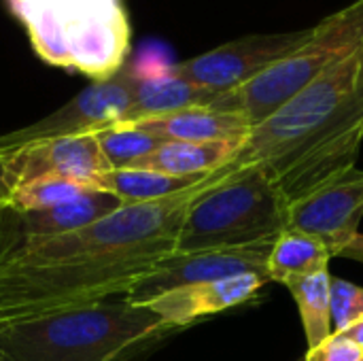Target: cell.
Wrapping results in <instances>:
<instances>
[{
  "instance_id": "obj_20",
  "label": "cell",
  "mask_w": 363,
  "mask_h": 361,
  "mask_svg": "<svg viewBox=\"0 0 363 361\" xmlns=\"http://www.w3.org/2000/svg\"><path fill=\"white\" fill-rule=\"evenodd\" d=\"M96 138L111 170L134 166L140 157L149 155L164 143L155 134H149L128 123H115L111 128H104L96 132Z\"/></svg>"
},
{
  "instance_id": "obj_15",
  "label": "cell",
  "mask_w": 363,
  "mask_h": 361,
  "mask_svg": "<svg viewBox=\"0 0 363 361\" xmlns=\"http://www.w3.org/2000/svg\"><path fill=\"white\" fill-rule=\"evenodd\" d=\"M138 130L155 134L164 143L168 140H242L251 132V123L240 113L219 111L213 106H194L174 111L160 117H149L140 121H132Z\"/></svg>"
},
{
  "instance_id": "obj_22",
  "label": "cell",
  "mask_w": 363,
  "mask_h": 361,
  "mask_svg": "<svg viewBox=\"0 0 363 361\" xmlns=\"http://www.w3.org/2000/svg\"><path fill=\"white\" fill-rule=\"evenodd\" d=\"M332 291V328L340 334L363 319V287L353 285L345 279H330Z\"/></svg>"
},
{
  "instance_id": "obj_4",
  "label": "cell",
  "mask_w": 363,
  "mask_h": 361,
  "mask_svg": "<svg viewBox=\"0 0 363 361\" xmlns=\"http://www.w3.org/2000/svg\"><path fill=\"white\" fill-rule=\"evenodd\" d=\"M40 60L104 81L125 66L130 23L121 0H9Z\"/></svg>"
},
{
  "instance_id": "obj_28",
  "label": "cell",
  "mask_w": 363,
  "mask_h": 361,
  "mask_svg": "<svg viewBox=\"0 0 363 361\" xmlns=\"http://www.w3.org/2000/svg\"><path fill=\"white\" fill-rule=\"evenodd\" d=\"M362 361H363V357H362Z\"/></svg>"
},
{
  "instance_id": "obj_27",
  "label": "cell",
  "mask_w": 363,
  "mask_h": 361,
  "mask_svg": "<svg viewBox=\"0 0 363 361\" xmlns=\"http://www.w3.org/2000/svg\"><path fill=\"white\" fill-rule=\"evenodd\" d=\"M0 361H6V360H4V357H2V353H0Z\"/></svg>"
},
{
  "instance_id": "obj_26",
  "label": "cell",
  "mask_w": 363,
  "mask_h": 361,
  "mask_svg": "<svg viewBox=\"0 0 363 361\" xmlns=\"http://www.w3.org/2000/svg\"><path fill=\"white\" fill-rule=\"evenodd\" d=\"M11 194V185L6 181V174H4V168H2V162H0V204L9 198Z\"/></svg>"
},
{
  "instance_id": "obj_5",
  "label": "cell",
  "mask_w": 363,
  "mask_h": 361,
  "mask_svg": "<svg viewBox=\"0 0 363 361\" xmlns=\"http://www.w3.org/2000/svg\"><path fill=\"white\" fill-rule=\"evenodd\" d=\"M289 202L262 164L234 168L189 209L177 253L247 247L287 230Z\"/></svg>"
},
{
  "instance_id": "obj_12",
  "label": "cell",
  "mask_w": 363,
  "mask_h": 361,
  "mask_svg": "<svg viewBox=\"0 0 363 361\" xmlns=\"http://www.w3.org/2000/svg\"><path fill=\"white\" fill-rule=\"evenodd\" d=\"M11 191L36 179H66L87 187L111 170L96 134L30 143L0 153Z\"/></svg>"
},
{
  "instance_id": "obj_8",
  "label": "cell",
  "mask_w": 363,
  "mask_h": 361,
  "mask_svg": "<svg viewBox=\"0 0 363 361\" xmlns=\"http://www.w3.org/2000/svg\"><path fill=\"white\" fill-rule=\"evenodd\" d=\"M308 34L311 28L272 34H249L191 60L172 64V70L179 77L217 94L232 91L289 55L306 40Z\"/></svg>"
},
{
  "instance_id": "obj_13",
  "label": "cell",
  "mask_w": 363,
  "mask_h": 361,
  "mask_svg": "<svg viewBox=\"0 0 363 361\" xmlns=\"http://www.w3.org/2000/svg\"><path fill=\"white\" fill-rule=\"evenodd\" d=\"M266 283L268 279L259 274H240V277H230L221 281L194 283V285L170 289L145 302V306L157 313L172 328L181 330V328L191 326L198 319L251 302L255 296H259Z\"/></svg>"
},
{
  "instance_id": "obj_18",
  "label": "cell",
  "mask_w": 363,
  "mask_h": 361,
  "mask_svg": "<svg viewBox=\"0 0 363 361\" xmlns=\"http://www.w3.org/2000/svg\"><path fill=\"white\" fill-rule=\"evenodd\" d=\"M208 174L174 177V174L145 170V168H119V170H108V172L100 174L91 183V187L115 196L123 204H140V202H153V200H162V198L181 194V191L202 183Z\"/></svg>"
},
{
  "instance_id": "obj_16",
  "label": "cell",
  "mask_w": 363,
  "mask_h": 361,
  "mask_svg": "<svg viewBox=\"0 0 363 361\" xmlns=\"http://www.w3.org/2000/svg\"><path fill=\"white\" fill-rule=\"evenodd\" d=\"M242 140H168L140 157L130 168H145L174 177H204L232 164L242 149Z\"/></svg>"
},
{
  "instance_id": "obj_10",
  "label": "cell",
  "mask_w": 363,
  "mask_h": 361,
  "mask_svg": "<svg viewBox=\"0 0 363 361\" xmlns=\"http://www.w3.org/2000/svg\"><path fill=\"white\" fill-rule=\"evenodd\" d=\"M121 204V200L100 189H87L64 204L49 209L17 211L0 204V266L45 240L94 223Z\"/></svg>"
},
{
  "instance_id": "obj_23",
  "label": "cell",
  "mask_w": 363,
  "mask_h": 361,
  "mask_svg": "<svg viewBox=\"0 0 363 361\" xmlns=\"http://www.w3.org/2000/svg\"><path fill=\"white\" fill-rule=\"evenodd\" d=\"M363 349L345 334H332L317 347L308 349L302 361H362Z\"/></svg>"
},
{
  "instance_id": "obj_24",
  "label": "cell",
  "mask_w": 363,
  "mask_h": 361,
  "mask_svg": "<svg viewBox=\"0 0 363 361\" xmlns=\"http://www.w3.org/2000/svg\"><path fill=\"white\" fill-rule=\"evenodd\" d=\"M340 257L355 260V262H362L363 264V234H357V236L345 247V251L340 253Z\"/></svg>"
},
{
  "instance_id": "obj_11",
  "label": "cell",
  "mask_w": 363,
  "mask_h": 361,
  "mask_svg": "<svg viewBox=\"0 0 363 361\" xmlns=\"http://www.w3.org/2000/svg\"><path fill=\"white\" fill-rule=\"evenodd\" d=\"M363 219V170L357 166L289 202L287 228L319 238L332 257H340L345 247L359 234Z\"/></svg>"
},
{
  "instance_id": "obj_14",
  "label": "cell",
  "mask_w": 363,
  "mask_h": 361,
  "mask_svg": "<svg viewBox=\"0 0 363 361\" xmlns=\"http://www.w3.org/2000/svg\"><path fill=\"white\" fill-rule=\"evenodd\" d=\"M132 74V106L121 123H132L149 117L168 115L194 106H211L219 94L200 87L172 70V64H157L151 68L130 66Z\"/></svg>"
},
{
  "instance_id": "obj_1",
  "label": "cell",
  "mask_w": 363,
  "mask_h": 361,
  "mask_svg": "<svg viewBox=\"0 0 363 361\" xmlns=\"http://www.w3.org/2000/svg\"><path fill=\"white\" fill-rule=\"evenodd\" d=\"M232 168L234 162L162 200L121 204L0 266V326L125 298L177 253L191 204Z\"/></svg>"
},
{
  "instance_id": "obj_9",
  "label": "cell",
  "mask_w": 363,
  "mask_h": 361,
  "mask_svg": "<svg viewBox=\"0 0 363 361\" xmlns=\"http://www.w3.org/2000/svg\"><path fill=\"white\" fill-rule=\"evenodd\" d=\"M274 240H264L247 247H225L208 249L196 253H174L166 257L138 287H134L123 300L130 304H145L170 289L221 281L240 274H259L266 277V264Z\"/></svg>"
},
{
  "instance_id": "obj_25",
  "label": "cell",
  "mask_w": 363,
  "mask_h": 361,
  "mask_svg": "<svg viewBox=\"0 0 363 361\" xmlns=\"http://www.w3.org/2000/svg\"><path fill=\"white\" fill-rule=\"evenodd\" d=\"M340 334L349 336L351 340H355V343H357V345L363 349V319H359L355 326H351L349 330H345V332H340Z\"/></svg>"
},
{
  "instance_id": "obj_19",
  "label": "cell",
  "mask_w": 363,
  "mask_h": 361,
  "mask_svg": "<svg viewBox=\"0 0 363 361\" xmlns=\"http://www.w3.org/2000/svg\"><path fill=\"white\" fill-rule=\"evenodd\" d=\"M330 279H332L330 270H323V272H317L313 277H306L302 281L287 285L300 311L308 349L317 347L319 343H323L325 338L334 334Z\"/></svg>"
},
{
  "instance_id": "obj_6",
  "label": "cell",
  "mask_w": 363,
  "mask_h": 361,
  "mask_svg": "<svg viewBox=\"0 0 363 361\" xmlns=\"http://www.w3.org/2000/svg\"><path fill=\"white\" fill-rule=\"evenodd\" d=\"M363 45V0L336 11L311 28L306 40L253 81L219 94L211 104L247 117L251 128L266 121L287 100L321 77L328 68Z\"/></svg>"
},
{
  "instance_id": "obj_3",
  "label": "cell",
  "mask_w": 363,
  "mask_h": 361,
  "mask_svg": "<svg viewBox=\"0 0 363 361\" xmlns=\"http://www.w3.org/2000/svg\"><path fill=\"white\" fill-rule=\"evenodd\" d=\"M177 328L145 304L100 302L0 326L6 361H134Z\"/></svg>"
},
{
  "instance_id": "obj_7",
  "label": "cell",
  "mask_w": 363,
  "mask_h": 361,
  "mask_svg": "<svg viewBox=\"0 0 363 361\" xmlns=\"http://www.w3.org/2000/svg\"><path fill=\"white\" fill-rule=\"evenodd\" d=\"M132 106V74L123 66L117 74L104 81H91L89 87L79 91L68 104L51 115L6 132L0 136V153L51 138L96 134L104 128L121 123Z\"/></svg>"
},
{
  "instance_id": "obj_21",
  "label": "cell",
  "mask_w": 363,
  "mask_h": 361,
  "mask_svg": "<svg viewBox=\"0 0 363 361\" xmlns=\"http://www.w3.org/2000/svg\"><path fill=\"white\" fill-rule=\"evenodd\" d=\"M87 189H94V187H87L77 181H66V179H36V181L15 187L2 204L17 209V211L49 209V206H57V204L72 200L85 194Z\"/></svg>"
},
{
  "instance_id": "obj_17",
  "label": "cell",
  "mask_w": 363,
  "mask_h": 361,
  "mask_svg": "<svg viewBox=\"0 0 363 361\" xmlns=\"http://www.w3.org/2000/svg\"><path fill=\"white\" fill-rule=\"evenodd\" d=\"M330 262H332V253L319 238L287 228L272 243L266 264V274L268 281L287 287L296 281L330 270Z\"/></svg>"
},
{
  "instance_id": "obj_2",
  "label": "cell",
  "mask_w": 363,
  "mask_h": 361,
  "mask_svg": "<svg viewBox=\"0 0 363 361\" xmlns=\"http://www.w3.org/2000/svg\"><path fill=\"white\" fill-rule=\"evenodd\" d=\"M363 143V45L251 128L234 164H262L287 202L355 168Z\"/></svg>"
}]
</instances>
